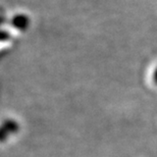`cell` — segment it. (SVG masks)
Masks as SVG:
<instances>
[{"label":"cell","mask_w":157,"mask_h":157,"mask_svg":"<svg viewBox=\"0 0 157 157\" xmlns=\"http://www.w3.org/2000/svg\"><path fill=\"white\" fill-rule=\"evenodd\" d=\"M20 131V124L14 119H5L2 124L1 131H0V140L4 142L9 135L17 133Z\"/></svg>","instance_id":"6da1fadb"},{"label":"cell","mask_w":157,"mask_h":157,"mask_svg":"<svg viewBox=\"0 0 157 157\" xmlns=\"http://www.w3.org/2000/svg\"><path fill=\"white\" fill-rule=\"evenodd\" d=\"M29 24H30L29 17L25 14H17L12 18V25L20 30L25 31L28 28V26H29Z\"/></svg>","instance_id":"7a4b0ae2"},{"label":"cell","mask_w":157,"mask_h":157,"mask_svg":"<svg viewBox=\"0 0 157 157\" xmlns=\"http://www.w3.org/2000/svg\"><path fill=\"white\" fill-rule=\"evenodd\" d=\"M153 81H154V83L157 85V70L154 71V74H153Z\"/></svg>","instance_id":"3957f363"}]
</instances>
